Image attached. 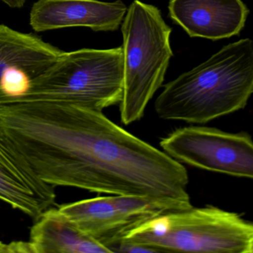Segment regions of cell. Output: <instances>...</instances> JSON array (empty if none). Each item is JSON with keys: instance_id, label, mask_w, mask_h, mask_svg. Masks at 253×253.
I'll list each match as a JSON object with an SVG mask.
<instances>
[{"instance_id": "obj_1", "label": "cell", "mask_w": 253, "mask_h": 253, "mask_svg": "<svg viewBox=\"0 0 253 253\" xmlns=\"http://www.w3.org/2000/svg\"><path fill=\"white\" fill-rule=\"evenodd\" d=\"M0 128L37 175L52 186L180 201V163L126 131L101 111L67 102L0 104Z\"/></svg>"}, {"instance_id": "obj_2", "label": "cell", "mask_w": 253, "mask_h": 253, "mask_svg": "<svg viewBox=\"0 0 253 253\" xmlns=\"http://www.w3.org/2000/svg\"><path fill=\"white\" fill-rule=\"evenodd\" d=\"M253 92V43L228 44L166 84L155 102L161 119L204 124L244 109Z\"/></svg>"}, {"instance_id": "obj_3", "label": "cell", "mask_w": 253, "mask_h": 253, "mask_svg": "<svg viewBox=\"0 0 253 253\" xmlns=\"http://www.w3.org/2000/svg\"><path fill=\"white\" fill-rule=\"evenodd\" d=\"M120 239L155 253H253V225L238 213L214 206L191 207L145 220Z\"/></svg>"}, {"instance_id": "obj_4", "label": "cell", "mask_w": 253, "mask_h": 253, "mask_svg": "<svg viewBox=\"0 0 253 253\" xmlns=\"http://www.w3.org/2000/svg\"><path fill=\"white\" fill-rule=\"evenodd\" d=\"M124 91L122 46L63 52L27 91L15 97L0 95V104L32 101L75 103L101 111L120 104Z\"/></svg>"}, {"instance_id": "obj_5", "label": "cell", "mask_w": 253, "mask_h": 253, "mask_svg": "<svg viewBox=\"0 0 253 253\" xmlns=\"http://www.w3.org/2000/svg\"><path fill=\"white\" fill-rule=\"evenodd\" d=\"M124 54V91L120 103L121 122L140 121L161 88L173 56L171 29L161 10L134 0L121 24Z\"/></svg>"}, {"instance_id": "obj_6", "label": "cell", "mask_w": 253, "mask_h": 253, "mask_svg": "<svg viewBox=\"0 0 253 253\" xmlns=\"http://www.w3.org/2000/svg\"><path fill=\"white\" fill-rule=\"evenodd\" d=\"M163 152L180 164L232 177L253 178V143L245 131L182 127L160 142Z\"/></svg>"}, {"instance_id": "obj_7", "label": "cell", "mask_w": 253, "mask_h": 253, "mask_svg": "<svg viewBox=\"0 0 253 253\" xmlns=\"http://www.w3.org/2000/svg\"><path fill=\"white\" fill-rule=\"evenodd\" d=\"M58 209L82 232L109 250L131 228L183 207L176 203L148 197L113 195L63 204Z\"/></svg>"}, {"instance_id": "obj_8", "label": "cell", "mask_w": 253, "mask_h": 253, "mask_svg": "<svg viewBox=\"0 0 253 253\" xmlns=\"http://www.w3.org/2000/svg\"><path fill=\"white\" fill-rule=\"evenodd\" d=\"M126 11L121 0H38L31 10L30 25L37 32L73 27L115 32L122 24Z\"/></svg>"}, {"instance_id": "obj_9", "label": "cell", "mask_w": 253, "mask_h": 253, "mask_svg": "<svg viewBox=\"0 0 253 253\" xmlns=\"http://www.w3.org/2000/svg\"><path fill=\"white\" fill-rule=\"evenodd\" d=\"M0 200L33 219L56 201L54 186L41 180L0 128Z\"/></svg>"}, {"instance_id": "obj_10", "label": "cell", "mask_w": 253, "mask_h": 253, "mask_svg": "<svg viewBox=\"0 0 253 253\" xmlns=\"http://www.w3.org/2000/svg\"><path fill=\"white\" fill-rule=\"evenodd\" d=\"M168 9L190 38L214 41L239 35L250 14L242 0H169Z\"/></svg>"}, {"instance_id": "obj_11", "label": "cell", "mask_w": 253, "mask_h": 253, "mask_svg": "<svg viewBox=\"0 0 253 253\" xmlns=\"http://www.w3.org/2000/svg\"><path fill=\"white\" fill-rule=\"evenodd\" d=\"M30 232L32 253H110L101 243L81 230L58 208L42 212Z\"/></svg>"}, {"instance_id": "obj_12", "label": "cell", "mask_w": 253, "mask_h": 253, "mask_svg": "<svg viewBox=\"0 0 253 253\" xmlns=\"http://www.w3.org/2000/svg\"><path fill=\"white\" fill-rule=\"evenodd\" d=\"M64 51L32 34L0 25V82L10 69L32 80L45 72Z\"/></svg>"}, {"instance_id": "obj_13", "label": "cell", "mask_w": 253, "mask_h": 253, "mask_svg": "<svg viewBox=\"0 0 253 253\" xmlns=\"http://www.w3.org/2000/svg\"><path fill=\"white\" fill-rule=\"evenodd\" d=\"M30 79L21 71L10 69L4 74L0 82V95L15 97L27 91Z\"/></svg>"}, {"instance_id": "obj_14", "label": "cell", "mask_w": 253, "mask_h": 253, "mask_svg": "<svg viewBox=\"0 0 253 253\" xmlns=\"http://www.w3.org/2000/svg\"><path fill=\"white\" fill-rule=\"evenodd\" d=\"M0 253H32L29 242L14 241L10 244L0 241Z\"/></svg>"}, {"instance_id": "obj_15", "label": "cell", "mask_w": 253, "mask_h": 253, "mask_svg": "<svg viewBox=\"0 0 253 253\" xmlns=\"http://www.w3.org/2000/svg\"><path fill=\"white\" fill-rule=\"evenodd\" d=\"M10 8H21L24 6L26 0H1Z\"/></svg>"}]
</instances>
